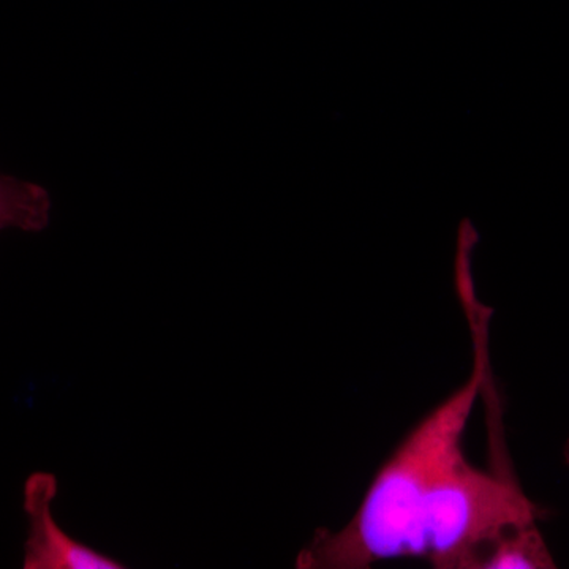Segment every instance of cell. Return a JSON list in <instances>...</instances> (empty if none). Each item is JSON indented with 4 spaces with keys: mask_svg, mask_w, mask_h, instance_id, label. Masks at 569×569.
I'll return each mask as SVG.
<instances>
[{
    "mask_svg": "<svg viewBox=\"0 0 569 569\" xmlns=\"http://www.w3.org/2000/svg\"><path fill=\"white\" fill-rule=\"evenodd\" d=\"M466 310L477 323V361L470 380L413 427L378 470L350 522L339 531L318 530L299 552L296 568L366 569L406 557L408 535L430 490L467 460L463 432L489 381L490 312L479 302Z\"/></svg>",
    "mask_w": 569,
    "mask_h": 569,
    "instance_id": "cell-1",
    "label": "cell"
},
{
    "mask_svg": "<svg viewBox=\"0 0 569 569\" xmlns=\"http://www.w3.org/2000/svg\"><path fill=\"white\" fill-rule=\"evenodd\" d=\"M539 518L508 467L486 471L466 460L430 490L408 535L406 557L440 569H477L482 550L501 531Z\"/></svg>",
    "mask_w": 569,
    "mask_h": 569,
    "instance_id": "cell-2",
    "label": "cell"
},
{
    "mask_svg": "<svg viewBox=\"0 0 569 569\" xmlns=\"http://www.w3.org/2000/svg\"><path fill=\"white\" fill-rule=\"evenodd\" d=\"M58 479L37 471L24 485V511L29 533L24 545V569H122L123 565L71 538L56 522L52 501Z\"/></svg>",
    "mask_w": 569,
    "mask_h": 569,
    "instance_id": "cell-3",
    "label": "cell"
},
{
    "mask_svg": "<svg viewBox=\"0 0 569 569\" xmlns=\"http://www.w3.org/2000/svg\"><path fill=\"white\" fill-rule=\"evenodd\" d=\"M556 568L537 522L523 523L501 531L479 556L477 569H548Z\"/></svg>",
    "mask_w": 569,
    "mask_h": 569,
    "instance_id": "cell-4",
    "label": "cell"
},
{
    "mask_svg": "<svg viewBox=\"0 0 569 569\" xmlns=\"http://www.w3.org/2000/svg\"><path fill=\"white\" fill-rule=\"evenodd\" d=\"M51 198L43 187L0 174V231L39 233L50 223Z\"/></svg>",
    "mask_w": 569,
    "mask_h": 569,
    "instance_id": "cell-5",
    "label": "cell"
}]
</instances>
